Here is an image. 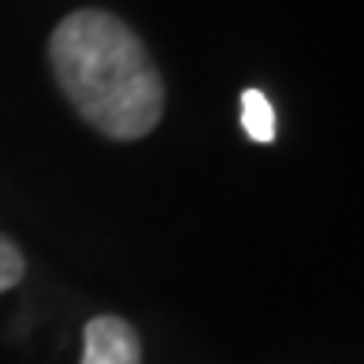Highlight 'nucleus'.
I'll return each mask as SVG.
<instances>
[{
  "label": "nucleus",
  "mask_w": 364,
  "mask_h": 364,
  "mask_svg": "<svg viewBox=\"0 0 364 364\" xmlns=\"http://www.w3.org/2000/svg\"><path fill=\"white\" fill-rule=\"evenodd\" d=\"M26 275V257L8 235H0V294L15 290Z\"/></svg>",
  "instance_id": "4"
},
{
  "label": "nucleus",
  "mask_w": 364,
  "mask_h": 364,
  "mask_svg": "<svg viewBox=\"0 0 364 364\" xmlns=\"http://www.w3.org/2000/svg\"><path fill=\"white\" fill-rule=\"evenodd\" d=\"M48 68L78 119L108 141H141L164 119V75L141 34L115 11L63 15L48 34Z\"/></svg>",
  "instance_id": "1"
},
{
  "label": "nucleus",
  "mask_w": 364,
  "mask_h": 364,
  "mask_svg": "<svg viewBox=\"0 0 364 364\" xmlns=\"http://www.w3.org/2000/svg\"><path fill=\"white\" fill-rule=\"evenodd\" d=\"M242 127H245V134L260 145L275 141V112H272V101L260 90L242 93Z\"/></svg>",
  "instance_id": "3"
},
{
  "label": "nucleus",
  "mask_w": 364,
  "mask_h": 364,
  "mask_svg": "<svg viewBox=\"0 0 364 364\" xmlns=\"http://www.w3.org/2000/svg\"><path fill=\"white\" fill-rule=\"evenodd\" d=\"M78 364H141V338L123 316H93L82 327Z\"/></svg>",
  "instance_id": "2"
}]
</instances>
